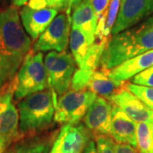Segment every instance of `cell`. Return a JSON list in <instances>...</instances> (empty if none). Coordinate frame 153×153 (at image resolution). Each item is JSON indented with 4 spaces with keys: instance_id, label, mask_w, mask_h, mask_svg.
<instances>
[{
    "instance_id": "2",
    "label": "cell",
    "mask_w": 153,
    "mask_h": 153,
    "mask_svg": "<svg viewBox=\"0 0 153 153\" xmlns=\"http://www.w3.org/2000/svg\"><path fill=\"white\" fill-rule=\"evenodd\" d=\"M153 49V15L135 26L111 36L105 47L100 67L111 70L122 62Z\"/></svg>"
},
{
    "instance_id": "14",
    "label": "cell",
    "mask_w": 153,
    "mask_h": 153,
    "mask_svg": "<svg viewBox=\"0 0 153 153\" xmlns=\"http://www.w3.org/2000/svg\"><path fill=\"white\" fill-rule=\"evenodd\" d=\"M152 65L153 49L122 62L109 70V76L117 85L122 87L128 80Z\"/></svg>"
},
{
    "instance_id": "18",
    "label": "cell",
    "mask_w": 153,
    "mask_h": 153,
    "mask_svg": "<svg viewBox=\"0 0 153 153\" xmlns=\"http://www.w3.org/2000/svg\"><path fill=\"white\" fill-rule=\"evenodd\" d=\"M120 88V86L117 85L111 79L109 76V70H104L100 68L97 69L91 75L85 89L110 100L111 97Z\"/></svg>"
},
{
    "instance_id": "7",
    "label": "cell",
    "mask_w": 153,
    "mask_h": 153,
    "mask_svg": "<svg viewBox=\"0 0 153 153\" xmlns=\"http://www.w3.org/2000/svg\"><path fill=\"white\" fill-rule=\"evenodd\" d=\"M71 20L66 13L57 15L33 44V52L66 50L69 43Z\"/></svg>"
},
{
    "instance_id": "27",
    "label": "cell",
    "mask_w": 153,
    "mask_h": 153,
    "mask_svg": "<svg viewBox=\"0 0 153 153\" xmlns=\"http://www.w3.org/2000/svg\"><path fill=\"white\" fill-rule=\"evenodd\" d=\"M115 152L116 153H140L137 148L132 146L128 144H119L116 143L115 145Z\"/></svg>"
},
{
    "instance_id": "23",
    "label": "cell",
    "mask_w": 153,
    "mask_h": 153,
    "mask_svg": "<svg viewBox=\"0 0 153 153\" xmlns=\"http://www.w3.org/2000/svg\"><path fill=\"white\" fill-rule=\"evenodd\" d=\"M27 5L33 9H55L66 10L67 0H29Z\"/></svg>"
},
{
    "instance_id": "31",
    "label": "cell",
    "mask_w": 153,
    "mask_h": 153,
    "mask_svg": "<svg viewBox=\"0 0 153 153\" xmlns=\"http://www.w3.org/2000/svg\"><path fill=\"white\" fill-rule=\"evenodd\" d=\"M9 147L8 145L6 144V142L2 139L0 138V153H4L5 151L7 150V148Z\"/></svg>"
},
{
    "instance_id": "26",
    "label": "cell",
    "mask_w": 153,
    "mask_h": 153,
    "mask_svg": "<svg viewBox=\"0 0 153 153\" xmlns=\"http://www.w3.org/2000/svg\"><path fill=\"white\" fill-rule=\"evenodd\" d=\"M89 1L98 22L99 19L105 14L111 0H89Z\"/></svg>"
},
{
    "instance_id": "25",
    "label": "cell",
    "mask_w": 153,
    "mask_h": 153,
    "mask_svg": "<svg viewBox=\"0 0 153 153\" xmlns=\"http://www.w3.org/2000/svg\"><path fill=\"white\" fill-rule=\"evenodd\" d=\"M130 81L136 85L153 88V65L133 76Z\"/></svg>"
},
{
    "instance_id": "22",
    "label": "cell",
    "mask_w": 153,
    "mask_h": 153,
    "mask_svg": "<svg viewBox=\"0 0 153 153\" xmlns=\"http://www.w3.org/2000/svg\"><path fill=\"white\" fill-rule=\"evenodd\" d=\"M125 87L153 111V88L136 85L131 82H126Z\"/></svg>"
},
{
    "instance_id": "15",
    "label": "cell",
    "mask_w": 153,
    "mask_h": 153,
    "mask_svg": "<svg viewBox=\"0 0 153 153\" xmlns=\"http://www.w3.org/2000/svg\"><path fill=\"white\" fill-rule=\"evenodd\" d=\"M58 130L21 136L7 148L4 153H49Z\"/></svg>"
},
{
    "instance_id": "30",
    "label": "cell",
    "mask_w": 153,
    "mask_h": 153,
    "mask_svg": "<svg viewBox=\"0 0 153 153\" xmlns=\"http://www.w3.org/2000/svg\"><path fill=\"white\" fill-rule=\"evenodd\" d=\"M29 0H11L12 4L15 7H22V6H25L28 3Z\"/></svg>"
},
{
    "instance_id": "19",
    "label": "cell",
    "mask_w": 153,
    "mask_h": 153,
    "mask_svg": "<svg viewBox=\"0 0 153 153\" xmlns=\"http://www.w3.org/2000/svg\"><path fill=\"white\" fill-rule=\"evenodd\" d=\"M69 44L71 55L76 62V65L77 66H81L92 45L89 44L84 33L73 25H71Z\"/></svg>"
},
{
    "instance_id": "1",
    "label": "cell",
    "mask_w": 153,
    "mask_h": 153,
    "mask_svg": "<svg viewBox=\"0 0 153 153\" xmlns=\"http://www.w3.org/2000/svg\"><path fill=\"white\" fill-rule=\"evenodd\" d=\"M31 47L16 7L0 10V89L16 76Z\"/></svg>"
},
{
    "instance_id": "21",
    "label": "cell",
    "mask_w": 153,
    "mask_h": 153,
    "mask_svg": "<svg viewBox=\"0 0 153 153\" xmlns=\"http://www.w3.org/2000/svg\"><path fill=\"white\" fill-rule=\"evenodd\" d=\"M121 0H111L107 10L105 14V27L103 32V38L105 40L108 41L110 36L111 35V31L114 27L118 11L120 8Z\"/></svg>"
},
{
    "instance_id": "9",
    "label": "cell",
    "mask_w": 153,
    "mask_h": 153,
    "mask_svg": "<svg viewBox=\"0 0 153 153\" xmlns=\"http://www.w3.org/2000/svg\"><path fill=\"white\" fill-rule=\"evenodd\" d=\"M94 135L83 123L62 126L49 153H82Z\"/></svg>"
},
{
    "instance_id": "5",
    "label": "cell",
    "mask_w": 153,
    "mask_h": 153,
    "mask_svg": "<svg viewBox=\"0 0 153 153\" xmlns=\"http://www.w3.org/2000/svg\"><path fill=\"white\" fill-rule=\"evenodd\" d=\"M48 86L56 96L71 89V81L76 71V62L67 51H49L44 57Z\"/></svg>"
},
{
    "instance_id": "28",
    "label": "cell",
    "mask_w": 153,
    "mask_h": 153,
    "mask_svg": "<svg viewBox=\"0 0 153 153\" xmlns=\"http://www.w3.org/2000/svg\"><path fill=\"white\" fill-rule=\"evenodd\" d=\"M82 0H67V6H66V14L68 16H71V12L79 4H81Z\"/></svg>"
},
{
    "instance_id": "29",
    "label": "cell",
    "mask_w": 153,
    "mask_h": 153,
    "mask_svg": "<svg viewBox=\"0 0 153 153\" xmlns=\"http://www.w3.org/2000/svg\"><path fill=\"white\" fill-rule=\"evenodd\" d=\"M82 153H97L96 152V147H95V142L94 140H91L88 143L87 147L83 151Z\"/></svg>"
},
{
    "instance_id": "8",
    "label": "cell",
    "mask_w": 153,
    "mask_h": 153,
    "mask_svg": "<svg viewBox=\"0 0 153 153\" xmlns=\"http://www.w3.org/2000/svg\"><path fill=\"white\" fill-rule=\"evenodd\" d=\"M20 137L19 113L14 100V85L11 81L0 89V138L10 146Z\"/></svg>"
},
{
    "instance_id": "16",
    "label": "cell",
    "mask_w": 153,
    "mask_h": 153,
    "mask_svg": "<svg viewBox=\"0 0 153 153\" xmlns=\"http://www.w3.org/2000/svg\"><path fill=\"white\" fill-rule=\"evenodd\" d=\"M110 136L119 144H128L136 148V123L113 105Z\"/></svg>"
},
{
    "instance_id": "4",
    "label": "cell",
    "mask_w": 153,
    "mask_h": 153,
    "mask_svg": "<svg viewBox=\"0 0 153 153\" xmlns=\"http://www.w3.org/2000/svg\"><path fill=\"white\" fill-rule=\"evenodd\" d=\"M12 82L16 103L33 94L48 88L43 53H36L31 49Z\"/></svg>"
},
{
    "instance_id": "12",
    "label": "cell",
    "mask_w": 153,
    "mask_h": 153,
    "mask_svg": "<svg viewBox=\"0 0 153 153\" xmlns=\"http://www.w3.org/2000/svg\"><path fill=\"white\" fill-rule=\"evenodd\" d=\"M109 101L118 106L135 123L153 119V111L143 103L135 94L131 93L125 84L111 97Z\"/></svg>"
},
{
    "instance_id": "10",
    "label": "cell",
    "mask_w": 153,
    "mask_h": 153,
    "mask_svg": "<svg viewBox=\"0 0 153 153\" xmlns=\"http://www.w3.org/2000/svg\"><path fill=\"white\" fill-rule=\"evenodd\" d=\"M153 15V0H121L117 18L111 31L116 35Z\"/></svg>"
},
{
    "instance_id": "20",
    "label": "cell",
    "mask_w": 153,
    "mask_h": 153,
    "mask_svg": "<svg viewBox=\"0 0 153 153\" xmlns=\"http://www.w3.org/2000/svg\"><path fill=\"white\" fill-rule=\"evenodd\" d=\"M136 148L140 153H153V119L136 123Z\"/></svg>"
},
{
    "instance_id": "6",
    "label": "cell",
    "mask_w": 153,
    "mask_h": 153,
    "mask_svg": "<svg viewBox=\"0 0 153 153\" xmlns=\"http://www.w3.org/2000/svg\"><path fill=\"white\" fill-rule=\"evenodd\" d=\"M96 97V94L87 89L73 90L71 88L57 99L54 121L63 124L80 123Z\"/></svg>"
},
{
    "instance_id": "3",
    "label": "cell",
    "mask_w": 153,
    "mask_h": 153,
    "mask_svg": "<svg viewBox=\"0 0 153 153\" xmlns=\"http://www.w3.org/2000/svg\"><path fill=\"white\" fill-rule=\"evenodd\" d=\"M58 97L51 88H46L16 102L21 136L38 134L52 125Z\"/></svg>"
},
{
    "instance_id": "17",
    "label": "cell",
    "mask_w": 153,
    "mask_h": 153,
    "mask_svg": "<svg viewBox=\"0 0 153 153\" xmlns=\"http://www.w3.org/2000/svg\"><path fill=\"white\" fill-rule=\"evenodd\" d=\"M71 20V25L79 28L87 37L89 44L93 45L95 42L97 18L89 0H82V3L76 6L72 10Z\"/></svg>"
},
{
    "instance_id": "32",
    "label": "cell",
    "mask_w": 153,
    "mask_h": 153,
    "mask_svg": "<svg viewBox=\"0 0 153 153\" xmlns=\"http://www.w3.org/2000/svg\"><path fill=\"white\" fill-rule=\"evenodd\" d=\"M3 1H4V0H0V3H2Z\"/></svg>"
},
{
    "instance_id": "24",
    "label": "cell",
    "mask_w": 153,
    "mask_h": 153,
    "mask_svg": "<svg viewBox=\"0 0 153 153\" xmlns=\"http://www.w3.org/2000/svg\"><path fill=\"white\" fill-rule=\"evenodd\" d=\"M97 153H116V143L110 135H98L94 137Z\"/></svg>"
},
{
    "instance_id": "13",
    "label": "cell",
    "mask_w": 153,
    "mask_h": 153,
    "mask_svg": "<svg viewBox=\"0 0 153 153\" xmlns=\"http://www.w3.org/2000/svg\"><path fill=\"white\" fill-rule=\"evenodd\" d=\"M58 12L55 9H33L26 4L19 14L26 33L32 40H37L58 15Z\"/></svg>"
},
{
    "instance_id": "11",
    "label": "cell",
    "mask_w": 153,
    "mask_h": 153,
    "mask_svg": "<svg viewBox=\"0 0 153 153\" xmlns=\"http://www.w3.org/2000/svg\"><path fill=\"white\" fill-rule=\"evenodd\" d=\"M113 104L101 96H97L83 117V124L94 137L110 135Z\"/></svg>"
}]
</instances>
